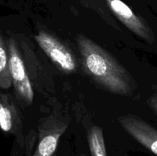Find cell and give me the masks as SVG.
Segmentation results:
<instances>
[{
    "label": "cell",
    "mask_w": 157,
    "mask_h": 156,
    "mask_svg": "<svg viewBox=\"0 0 157 156\" xmlns=\"http://www.w3.org/2000/svg\"><path fill=\"white\" fill-rule=\"evenodd\" d=\"M77 44L84 71L96 84L107 91L130 96L135 90V81L125 67L109 52L83 35H78Z\"/></svg>",
    "instance_id": "obj_1"
},
{
    "label": "cell",
    "mask_w": 157,
    "mask_h": 156,
    "mask_svg": "<svg viewBox=\"0 0 157 156\" xmlns=\"http://www.w3.org/2000/svg\"><path fill=\"white\" fill-rule=\"evenodd\" d=\"M35 39L60 70L66 73H74L76 70L78 65L75 55L60 40L42 30L35 35Z\"/></svg>",
    "instance_id": "obj_2"
},
{
    "label": "cell",
    "mask_w": 157,
    "mask_h": 156,
    "mask_svg": "<svg viewBox=\"0 0 157 156\" xmlns=\"http://www.w3.org/2000/svg\"><path fill=\"white\" fill-rule=\"evenodd\" d=\"M9 70L15 94L18 99L27 104H32L34 99V91L30 80L26 73L18 46L13 38L8 42Z\"/></svg>",
    "instance_id": "obj_3"
},
{
    "label": "cell",
    "mask_w": 157,
    "mask_h": 156,
    "mask_svg": "<svg viewBox=\"0 0 157 156\" xmlns=\"http://www.w3.org/2000/svg\"><path fill=\"white\" fill-rule=\"evenodd\" d=\"M67 126L68 120L61 115L53 113L45 118L39 125L38 143L32 156H53Z\"/></svg>",
    "instance_id": "obj_4"
},
{
    "label": "cell",
    "mask_w": 157,
    "mask_h": 156,
    "mask_svg": "<svg viewBox=\"0 0 157 156\" xmlns=\"http://www.w3.org/2000/svg\"><path fill=\"white\" fill-rule=\"evenodd\" d=\"M107 6L115 16L133 33L148 43L154 41V35L150 26L142 17L122 0H105Z\"/></svg>",
    "instance_id": "obj_5"
},
{
    "label": "cell",
    "mask_w": 157,
    "mask_h": 156,
    "mask_svg": "<svg viewBox=\"0 0 157 156\" xmlns=\"http://www.w3.org/2000/svg\"><path fill=\"white\" fill-rule=\"evenodd\" d=\"M118 122L135 140L157 155V129L141 118L130 114L118 117Z\"/></svg>",
    "instance_id": "obj_6"
},
{
    "label": "cell",
    "mask_w": 157,
    "mask_h": 156,
    "mask_svg": "<svg viewBox=\"0 0 157 156\" xmlns=\"http://www.w3.org/2000/svg\"><path fill=\"white\" fill-rule=\"evenodd\" d=\"M21 128L19 112L12 98L8 94H0V128L17 135Z\"/></svg>",
    "instance_id": "obj_7"
},
{
    "label": "cell",
    "mask_w": 157,
    "mask_h": 156,
    "mask_svg": "<svg viewBox=\"0 0 157 156\" xmlns=\"http://www.w3.org/2000/svg\"><path fill=\"white\" fill-rule=\"evenodd\" d=\"M87 141L91 156H107L104 133L101 127L94 125L89 129Z\"/></svg>",
    "instance_id": "obj_8"
},
{
    "label": "cell",
    "mask_w": 157,
    "mask_h": 156,
    "mask_svg": "<svg viewBox=\"0 0 157 156\" xmlns=\"http://www.w3.org/2000/svg\"><path fill=\"white\" fill-rule=\"evenodd\" d=\"M12 84V80L9 70V51L2 35L0 32V88L9 89Z\"/></svg>",
    "instance_id": "obj_9"
},
{
    "label": "cell",
    "mask_w": 157,
    "mask_h": 156,
    "mask_svg": "<svg viewBox=\"0 0 157 156\" xmlns=\"http://www.w3.org/2000/svg\"><path fill=\"white\" fill-rule=\"evenodd\" d=\"M149 104H150V107L154 110L155 113L157 114V96L156 97L152 98L150 100V102H149Z\"/></svg>",
    "instance_id": "obj_10"
},
{
    "label": "cell",
    "mask_w": 157,
    "mask_h": 156,
    "mask_svg": "<svg viewBox=\"0 0 157 156\" xmlns=\"http://www.w3.org/2000/svg\"><path fill=\"white\" fill-rule=\"evenodd\" d=\"M80 156H86V155H85V154H81Z\"/></svg>",
    "instance_id": "obj_11"
},
{
    "label": "cell",
    "mask_w": 157,
    "mask_h": 156,
    "mask_svg": "<svg viewBox=\"0 0 157 156\" xmlns=\"http://www.w3.org/2000/svg\"><path fill=\"white\" fill-rule=\"evenodd\" d=\"M44 1H47V0H44Z\"/></svg>",
    "instance_id": "obj_12"
},
{
    "label": "cell",
    "mask_w": 157,
    "mask_h": 156,
    "mask_svg": "<svg viewBox=\"0 0 157 156\" xmlns=\"http://www.w3.org/2000/svg\"><path fill=\"white\" fill-rule=\"evenodd\" d=\"M125 156H127V155H125Z\"/></svg>",
    "instance_id": "obj_13"
}]
</instances>
